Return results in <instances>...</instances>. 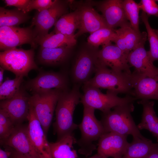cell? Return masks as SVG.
<instances>
[{
  "mask_svg": "<svg viewBox=\"0 0 158 158\" xmlns=\"http://www.w3.org/2000/svg\"><path fill=\"white\" fill-rule=\"evenodd\" d=\"M81 95L77 84L71 90L61 93L56 107V120L53 124L57 140L73 133L78 128V125L73 122V114L76 106L80 102Z\"/></svg>",
  "mask_w": 158,
  "mask_h": 158,
  "instance_id": "cell-1",
  "label": "cell"
},
{
  "mask_svg": "<svg viewBox=\"0 0 158 158\" xmlns=\"http://www.w3.org/2000/svg\"><path fill=\"white\" fill-rule=\"evenodd\" d=\"M95 72L94 77L84 83L83 86L107 89L118 94L125 93L133 96L132 73L115 72L97 59Z\"/></svg>",
  "mask_w": 158,
  "mask_h": 158,
  "instance_id": "cell-2",
  "label": "cell"
},
{
  "mask_svg": "<svg viewBox=\"0 0 158 158\" xmlns=\"http://www.w3.org/2000/svg\"><path fill=\"white\" fill-rule=\"evenodd\" d=\"M133 102L114 107L112 111L103 113L100 121L106 133L112 132L133 138H144L133 119L131 113L134 109Z\"/></svg>",
  "mask_w": 158,
  "mask_h": 158,
  "instance_id": "cell-3",
  "label": "cell"
},
{
  "mask_svg": "<svg viewBox=\"0 0 158 158\" xmlns=\"http://www.w3.org/2000/svg\"><path fill=\"white\" fill-rule=\"evenodd\" d=\"M95 110L84 106L82 120L78 126L81 133V138L76 142L80 147L78 152L86 157L91 155L96 149L93 142L106 133L100 121L95 117Z\"/></svg>",
  "mask_w": 158,
  "mask_h": 158,
  "instance_id": "cell-4",
  "label": "cell"
},
{
  "mask_svg": "<svg viewBox=\"0 0 158 158\" xmlns=\"http://www.w3.org/2000/svg\"><path fill=\"white\" fill-rule=\"evenodd\" d=\"M83 93L80 102L83 106L97 109L103 113H107L114 107L120 105L134 102L136 99L132 96L126 95L124 97H118V94L107 90L104 94L97 88L83 86Z\"/></svg>",
  "mask_w": 158,
  "mask_h": 158,
  "instance_id": "cell-5",
  "label": "cell"
},
{
  "mask_svg": "<svg viewBox=\"0 0 158 158\" xmlns=\"http://www.w3.org/2000/svg\"><path fill=\"white\" fill-rule=\"evenodd\" d=\"M33 49L25 50L14 48L0 53L1 66L17 76H27L32 70H38L34 61Z\"/></svg>",
  "mask_w": 158,
  "mask_h": 158,
  "instance_id": "cell-6",
  "label": "cell"
},
{
  "mask_svg": "<svg viewBox=\"0 0 158 158\" xmlns=\"http://www.w3.org/2000/svg\"><path fill=\"white\" fill-rule=\"evenodd\" d=\"M63 91L54 89L32 93L30 102L47 135L59 98Z\"/></svg>",
  "mask_w": 158,
  "mask_h": 158,
  "instance_id": "cell-7",
  "label": "cell"
},
{
  "mask_svg": "<svg viewBox=\"0 0 158 158\" xmlns=\"http://www.w3.org/2000/svg\"><path fill=\"white\" fill-rule=\"evenodd\" d=\"M31 27H0V50L4 51L26 44L36 48L38 44L37 37Z\"/></svg>",
  "mask_w": 158,
  "mask_h": 158,
  "instance_id": "cell-8",
  "label": "cell"
},
{
  "mask_svg": "<svg viewBox=\"0 0 158 158\" xmlns=\"http://www.w3.org/2000/svg\"><path fill=\"white\" fill-rule=\"evenodd\" d=\"M67 3L65 1L55 0L49 8L40 12L37 11L32 19L31 27L34 30L39 40L48 34L49 29L58 20L67 13Z\"/></svg>",
  "mask_w": 158,
  "mask_h": 158,
  "instance_id": "cell-9",
  "label": "cell"
},
{
  "mask_svg": "<svg viewBox=\"0 0 158 158\" xmlns=\"http://www.w3.org/2000/svg\"><path fill=\"white\" fill-rule=\"evenodd\" d=\"M30 97L24 87L21 85L13 97L1 101L0 109L7 114L15 126L22 124L24 121L27 120Z\"/></svg>",
  "mask_w": 158,
  "mask_h": 158,
  "instance_id": "cell-10",
  "label": "cell"
},
{
  "mask_svg": "<svg viewBox=\"0 0 158 158\" xmlns=\"http://www.w3.org/2000/svg\"><path fill=\"white\" fill-rule=\"evenodd\" d=\"M67 76L60 72H44L28 81L24 86L32 93L56 89L63 91L68 89Z\"/></svg>",
  "mask_w": 158,
  "mask_h": 158,
  "instance_id": "cell-11",
  "label": "cell"
},
{
  "mask_svg": "<svg viewBox=\"0 0 158 158\" xmlns=\"http://www.w3.org/2000/svg\"><path fill=\"white\" fill-rule=\"evenodd\" d=\"M128 55L111 42L103 45L102 49L97 51V60L115 72L131 73L128 61Z\"/></svg>",
  "mask_w": 158,
  "mask_h": 158,
  "instance_id": "cell-12",
  "label": "cell"
},
{
  "mask_svg": "<svg viewBox=\"0 0 158 158\" xmlns=\"http://www.w3.org/2000/svg\"><path fill=\"white\" fill-rule=\"evenodd\" d=\"M27 120L29 136L33 147L40 157L52 158L47 135L30 104Z\"/></svg>",
  "mask_w": 158,
  "mask_h": 158,
  "instance_id": "cell-13",
  "label": "cell"
},
{
  "mask_svg": "<svg viewBox=\"0 0 158 158\" xmlns=\"http://www.w3.org/2000/svg\"><path fill=\"white\" fill-rule=\"evenodd\" d=\"M88 1L101 12L109 28L114 29L116 27L120 28L130 23L128 22L123 8V0Z\"/></svg>",
  "mask_w": 158,
  "mask_h": 158,
  "instance_id": "cell-14",
  "label": "cell"
},
{
  "mask_svg": "<svg viewBox=\"0 0 158 158\" xmlns=\"http://www.w3.org/2000/svg\"><path fill=\"white\" fill-rule=\"evenodd\" d=\"M128 135L106 133L98 140L97 153L105 158H121L129 144Z\"/></svg>",
  "mask_w": 158,
  "mask_h": 158,
  "instance_id": "cell-15",
  "label": "cell"
},
{
  "mask_svg": "<svg viewBox=\"0 0 158 158\" xmlns=\"http://www.w3.org/2000/svg\"><path fill=\"white\" fill-rule=\"evenodd\" d=\"M28 158H40L33 147L28 133L27 126H15L9 136L1 143Z\"/></svg>",
  "mask_w": 158,
  "mask_h": 158,
  "instance_id": "cell-16",
  "label": "cell"
},
{
  "mask_svg": "<svg viewBox=\"0 0 158 158\" xmlns=\"http://www.w3.org/2000/svg\"><path fill=\"white\" fill-rule=\"evenodd\" d=\"M79 6L77 9L79 14L80 25L74 35L76 39L85 33L90 34L100 29L108 28L102 16L99 14L88 1Z\"/></svg>",
  "mask_w": 158,
  "mask_h": 158,
  "instance_id": "cell-17",
  "label": "cell"
},
{
  "mask_svg": "<svg viewBox=\"0 0 158 158\" xmlns=\"http://www.w3.org/2000/svg\"><path fill=\"white\" fill-rule=\"evenodd\" d=\"M115 44L125 53L129 54L138 47L145 45L147 40L146 32H137L131 27L130 23L115 30Z\"/></svg>",
  "mask_w": 158,
  "mask_h": 158,
  "instance_id": "cell-18",
  "label": "cell"
},
{
  "mask_svg": "<svg viewBox=\"0 0 158 158\" xmlns=\"http://www.w3.org/2000/svg\"><path fill=\"white\" fill-rule=\"evenodd\" d=\"M132 85L133 96L137 99L158 100V75L150 77L134 71Z\"/></svg>",
  "mask_w": 158,
  "mask_h": 158,
  "instance_id": "cell-19",
  "label": "cell"
},
{
  "mask_svg": "<svg viewBox=\"0 0 158 158\" xmlns=\"http://www.w3.org/2000/svg\"><path fill=\"white\" fill-rule=\"evenodd\" d=\"M97 52L84 49L78 54L72 72L73 79L76 84H84L95 72Z\"/></svg>",
  "mask_w": 158,
  "mask_h": 158,
  "instance_id": "cell-20",
  "label": "cell"
},
{
  "mask_svg": "<svg viewBox=\"0 0 158 158\" xmlns=\"http://www.w3.org/2000/svg\"><path fill=\"white\" fill-rule=\"evenodd\" d=\"M128 61L137 72L150 77L158 75V67L155 66L151 60L144 45L131 51L128 55Z\"/></svg>",
  "mask_w": 158,
  "mask_h": 158,
  "instance_id": "cell-21",
  "label": "cell"
},
{
  "mask_svg": "<svg viewBox=\"0 0 158 158\" xmlns=\"http://www.w3.org/2000/svg\"><path fill=\"white\" fill-rule=\"evenodd\" d=\"M143 107L141 122L137 126L140 130L146 129L156 138L158 142V118L154 111V101L141 100L138 102Z\"/></svg>",
  "mask_w": 158,
  "mask_h": 158,
  "instance_id": "cell-22",
  "label": "cell"
},
{
  "mask_svg": "<svg viewBox=\"0 0 158 158\" xmlns=\"http://www.w3.org/2000/svg\"><path fill=\"white\" fill-rule=\"evenodd\" d=\"M77 141L73 133L55 142H49L52 158H78L77 151L73 146Z\"/></svg>",
  "mask_w": 158,
  "mask_h": 158,
  "instance_id": "cell-23",
  "label": "cell"
},
{
  "mask_svg": "<svg viewBox=\"0 0 158 158\" xmlns=\"http://www.w3.org/2000/svg\"><path fill=\"white\" fill-rule=\"evenodd\" d=\"M72 48L67 47L54 48L40 47L38 55L39 60L42 63L48 65L60 64L68 58Z\"/></svg>",
  "mask_w": 158,
  "mask_h": 158,
  "instance_id": "cell-24",
  "label": "cell"
},
{
  "mask_svg": "<svg viewBox=\"0 0 158 158\" xmlns=\"http://www.w3.org/2000/svg\"><path fill=\"white\" fill-rule=\"evenodd\" d=\"M80 25L79 14L76 8L73 12L64 14L58 20L54 25L53 32L74 37V32L76 29H79Z\"/></svg>",
  "mask_w": 158,
  "mask_h": 158,
  "instance_id": "cell-25",
  "label": "cell"
},
{
  "mask_svg": "<svg viewBox=\"0 0 158 158\" xmlns=\"http://www.w3.org/2000/svg\"><path fill=\"white\" fill-rule=\"evenodd\" d=\"M154 144L152 140L145 138H133L121 158H146Z\"/></svg>",
  "mask_w": 158,
  "mask_h": 158,
  "instance_id": "cell-26",
  "label": "cell"
},
{
  "mask_svg": "<svg viewBox=\"0 0 158 158\" xmlns=\"http://www.w3.org/2000/svg\"><path fill=\"white\" fill-rule=\"evenodd\" d=\"M76 42L74 36H68L52 32L40 39L38 44L40 47L43 48H54L64 47H72L75 45Z\"/></svg>",
  "mask_w": 158,
  "mask_h": 158,
  "instance_id": "cell-27",
  "label": "cell"
},
{
  "mask_svg": "<svg viewBox=\"0 0 158 158\" xmlns=\"http://www.w3.org/2000/svg\"><path fill=\"white\" fill-rule=\"evenodd\" d=\"M30 18L27 12L17 8L9 10L0 7V27L16 26L26 22Z\"/></svg>",
  "mask_w": 158,
  "mask_h": 158,
  "instance_id": "cell-28",
  "label": "cell"
},
{
  "mask_svg": "<svg viewBox=\"0 0 158 158\" xmlns=\"http://www.w3.org/2000/svg\"><path fill=\"white\" fill-rule=\"evenodd\" d=\"M149 16L142 11L140 16L147 31V39L150 44V49L148 51L151 61H158V36L154 30L151 27L148 21Z\"/></svg>",
  "mask_w": 158,
  "mask_h": 158,
  "instance_id": "cell-29",
  "label": "cell"
},
{
  "mask_svg": "<svg viewBox=\"0 0 158 158\" xmlns=\"http://www.w3.org/2000/svg\"><path fill=\"white\" fill-rule=\"evenodd\" d=\"M116 35L115 29L104 28L99 29L90 34L87 38L88 43L97 47L114 41Z\"/></svg>",
  "mask_w": 158,
  "mask_h": 158,
  "instance_id": "cell-30",
  "label": "cell"
},
{
  "mask_svg": "<svg viewBox=\"0 0 158 158\" xmlns=\"http://www.w3.org/2000/svg\"><path fill=\"white\" fill-rule=\"evenodd\" d=\"M122 5L126 17L130 21L131 27L135 31L140 32L139 29L140 9L138 4L132 0L123 1Z\"/></svg>",
  "mask_w": 158,
  "mask_h": 158,
  "instance_id": "cell-31",
  "label": "cell"
},
{
  "mask_svg": "<svg viewBox=\"0 0 158 158\" xmlns=\"http://www.w3.org/2000/svg\"><path fill=\"white\" fill-rule=\"evenodd\" d=\"M23 78V76H17L13 79H7L0 85L1 101L11 98L18 92Z\"/></svg>",
  "mask_w": 158,
  "mask_h": 158,
  "instance_id": "cell-32",
  "label": "cell"
},
{
  "mask_svg": "<svg viewBox=\"0 0 158 158\" xmlns=\"http://www.w3.org/2000/svg\"><path fill=\"white\" fill-rule=\"evenodd\" d=\"M15 126L7 114L0 109V138L1 143L6 139L14 129Z\"/></svg>",
  "mask_w": 158,
  "mask_h": 158,
  "instance_id": "cell-33",
  "label": "cell"
},
{
  "mask_svg": "<svg viewBox=\"0 0 158 158\" xmlns=\"http://www.w3.org/2000/svg\"><path fill=\"white\" fill-rule=\"evenodd\" d=\"M156 1L153 0H141L138 4L140 9L148 16H154L158 17V5Z\"/></svg>",
  "mask_w": 158,
  "mask_h": 158,
  "instance_id": "cell-34",
  "label": "cell"
},
{
  "mask_svg": "<svg viewBox=\"0 0 158 158\" xmlns=\"http://www.w3.org/2000/svg\"><path fill=\"white\" fill-rule=\"evenodd\" d=\"M54 0H31L29 6L28 12L33 9H36L40 12L50 7Z\"/></svg>",
  "mask_w": 158,
  "mask_h": 158,
  "instance_id": "cell-35",
  "label": "cell"
},
{
  "mask_svg": "<svg viewBox=\"0 0 158 158\" xmlns=\"http://www.w3.org/2000/svg\"><path fill=\"white\" fill-rule=\"evenodd\" d=\"M6 6H14L18 9L28 12V8L31 0H5Z\"/></svg>",
  "mask_w": 158,
  "mask_h": 158,
  "instance_id": "cell-36",
  "label": "cell"
},
{
  "mask_svg": "<svg viewBox=\"0 0 158 158\" xmlns=\"http://www.w3.org/2000/svg\"><path fill=\"white\" fill-rule=\"evenodd\" d=\"M4 146L5 150H7L10 152L11 156L12 158H28L10 147L6 146Z\"/></svg>",
  "mask_w": 158,
  "mask_h": 158,
  "instance_id": "cell-37",
  "label": "cell"
},
{
  "mask_svg": "<svg viewBox=\"0 0 158 158\" xmlns=\"http://www.w3.org/2000/svg\"><path fill=\"white\" fill-rule=\"evenodd\" d=\"M146 158H158V142L154 145Z\"/></svg>",
  "mask_w": 158,
  "mask_h": 158,
  "instance_id": "cell-38",
  "label": "cell"
},
{
  "mask_svg": "<svg viewBox=\"0 0 158 158\" xmlns=\"http://www.w3.org/2000/svg\"><path fill=\"white\" fill-rule=\"evenodd\" d=\"M0 158H12L11 156V152L8 150L0 149Z\"/></svg>",
  "mask_w": 158,
  "mask_h": 158,
  "instance_id": "cell-39",
  "label": "cell"
},
{
  "mask_svg": "<svg viewBox=\"0 0 158 158\" xmlns=\"http://www.w3.org/2000/svg\"><path fill=\"white\" fill-rule=\"evenodd\" d=\"M5 69L2 67H0V85L3 83V75Z\"/></svg>",
  "mask_w": 158,
  "mask_h": 158,
  "instance_id": "cell-40",
  "label": "cell"
},
{
  "mask_svg": "<svg viewBox=\"0 0 158 158\" xmlns=\"http://www.w3.org/2000/svg\"><path fill=\"white\" fill-rule=\"evenodd\" d=\"M87 158H104V157H103L101 155H99V154L97 153L96 154H95L93 156L91 157Z\"/></svg>",
  "mask_w": 158,
  "mask_h": 158,
  "instance_id": "cell-41",
  "label": "cell"
},
{
  "mask_svg": "<svg viewBox=\"0 0 158 158\" xmlns=\"http://www.w3.org/2000/svg\"><path fill=\"white\" fill-rule=\"evenodd\" d=\"M155 31L156 32V34L158 36V30L157 29H154Z\"/></svg>",
  "mask_w": 158,
  "mask_h": 158,
  "instance_id": "cell-42",
  "label": "cell"
},
{
  "mask_svg": "<svg viewBox=\"0 0 158 158\" xmlns=\"http://www.w3.org/2000/svg\"><path fill=\"white\" fill-rule=\"evenodd\" d=\"M156 1L158 2V0H156Z\"/></svg>",
  "mask_w": 158,
  "mask_h": 158,
  "instance_id": "cell-43",
  "label": "cell"
}]
</instances>
